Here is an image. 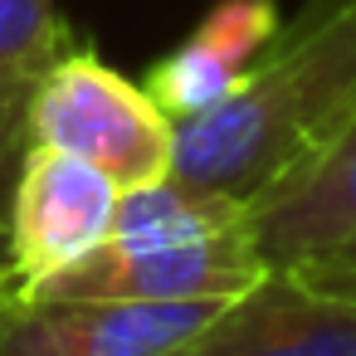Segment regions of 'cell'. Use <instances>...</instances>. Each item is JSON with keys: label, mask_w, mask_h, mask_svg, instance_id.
Here are the masks:
<instances>
[{"label": "cell", "mask_w": 356, "mask_h": 356, "mask_svg": "<svg viewBox=\"0 0 356 356\" xmlns=\"http://www.w3.org/2000/svg\"><path fill=\"white\" fill-rule=\"evenodd\" d=\"M356 118V0H312L273 35L249 79L176 122L171 176L259 205Z\"/></svg>", "instance_id": "cell-1"}, {"label": "cell", "mask_w": 356, "mask_h": 356, "mask_svg": "<svg viewBox=\"0 0 356 356\" xmlns=\"http://www.w3.org/2000/svg\"><path fill=\"white\" fill-rule=\"evenodd\" d=\"M254 205L161 176L122 191L113 239L74 268L25 288L54 298L122 302H229L264 283L273 264L254 244Z\"/></svg>", "instance_id": "cell-2"}, {"label": "cell", "mask_w": 356, "mask_h": 356, "mask_svg": "<svg viewBox=\"0 0 356 356\" xmlns=\"http://www.w3.org/2000/svg\"><path fill=\"white\" fill-rule=\"evenodd\" d=\"M30 132L40 147L103 166L122 191L152 186L176 166V118L152 88L108 69L93 49H64L35 88Z\"/></svg>", "instance_id": "cell-3"}, {"label": "cell", "mask_w": 356, "mask_h": 356, "mask_svg": "<svg viewBox=\"0 0 356 356\" xmlns=\"http://www.w3.org/2000/svg\"><path fill=\"white\" fill-rule=\"evenodd\" d=\"M225 302L54 298L0 283V356H171Z\"/></svg>", "instance_id": "cell-4"}, {"label": "cell", "mask_w": 356, "mask_h": 356, "mask_svg": "<svg viewBox=\"0 0 356 356\" xmlns=\"http://www.w3.org/2000/svg\"><path fill=\"white\" fill-rule=\"evenodd\" d=\"M122 210V186L59 147H30L20 181H15V205H10V273L6 283L35 288L93 249L113 239Z\"/></svg>", "instance_id": "cell-5"}, {"label": "cell", "mask_w": 356, "mask_h": 356, "mask_svg": "<svg viewBox=\"0 0 356 356\" xmlns=\"http://www.w3.org/2000/svg\"><path fill=\"white\" fill-rule=\"evenodd\" d=\"M171 356H356V298L322 293L293 268H273Z\"/></svg>", "instance_id": "cell-6"}, {"label": "cell", "mask_w": 356, "mask_h": 356, "mask_svg": "<svg viewBox=\"0 0 356 356\" xmlns=\"http://www.w3.org/2000/svg\"><path fill=\"white\" fill-rule=\"evenodd\" d=\"M278 30V0H220L166 59L152 64L147 88L176 122H191L249 79Z\"/></svg>", "instance_id": "cell-7"}, {"label": "cell", "mask_w": 356, "mask_h": 356, "mask_svg": "<svg viewBox=\"0 0 356 356\" xmlns=\"http://www.w3.org/2000/svg\"><path fill=\"white\" fill-rule=\"evenodd\" d=\"M254 244L273 268H293L322 249L356 239V118L283 186H273L254 215Z\"/></svg>", "instance_id": "cell-8"}, {"label": "cell", "mask_w": 356, "mask_h": 356, "mask_svg": "<svg viewBox=\"0 0 356 356\" xmlns=\"http://www.w3.org/2000/svg\"><path fill=\"white\" fill-rule=\"evenodd\" d=\"M44 69H6L0 74V283L10 273V205H15V181L25 166V152L35 147L30 132V103L40 88Z\"/></svg>", "instance_id": "cell-9"}, {"label": "cell", "mask_w": 356, "mask_h": 356, "mask_svg": "<svg viewBox=\"0 0 356 356\" xmlns=\"http://www.w3.org/2000/svg\"><path fill=\"white\" fill-rule=\"evenodd\" d=\"M74 35L54 0H0V74L6 69H49Z\"/></svg>", "instance_id": "cell-10"}, {"label": "cell", "mask_w": 356, "mask_h": 356, "mask_svg": "<svg viewBox=\"0 0 356 356\" xmlns=\"http://www.w3.org/2000/svg\"><path fill=\"white\" fill-rule=\"evenodd\" d=\"M293 273L322 293H337V298H356V239L337 244V249H322L312 259H298Z\"/></svg>", "instance_id": "cell-11"}]
</instances>
